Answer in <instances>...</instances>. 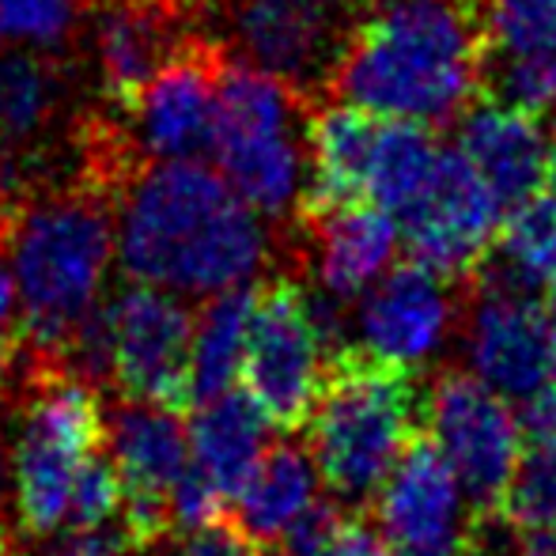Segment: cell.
Here are the masks:
<instances>
[{
  "label": "cell",
  "instance_id": "60d3db41",
  "mask_svg": "<svg viewBox=\"0 0 556 556\" xmlns=\"http://www.w3.org/2000/svg\"><path fill=\"white\" fill-rule=\"evenodd\" d=\"M549 111H553V132H556V99H553V103H549Z\"/></svg>",
  "mask_w": 556,
  "mask_h": 556
},
{
  "label": "cell",
  "instance_id": "ac0fdd59",
  "mask_svg": "<svg viewBox=\"0 0 556 556\" xmlns=\"http://www.w3.org/2000/svg\"><path fill=\"white\" fill-rule=\"evenodd\" d=\"M458 148L507 213L545 190L549 152L538 114L481 96L458 117Z\"/></svg>",
  "mask_w": 556,
  "mask_h": 556
},
{
  "label": "cell",
  "instance_id": "8992f818",
  "mask_svg": "<svg viewBox=\"0 0 556 556\" xmlns=\"http://www.w3.org/2000/svg\"><path fill=\"white\" fill-rule=\"evenodd\" d=\"M379 0H213L235 50L326 103L359 23Z\"/></svg>",
  "mask_w": 556,
  "mask_h": 556
},
{
  "label": "cell",
  "instance_id": "4dcf8cb0",
  "mask_svg": "<svg viewBox=\"0 0 556 556\" xmlns=\"http://www.w3.org/2000/svg\"><path fill=\"white\" fill-rule=\"evenodd\" d=\"M170 507H175V527L193 534V530L216 527V522L231 519V500L220 492V484L190 458L186 473L178 477L175 492H170Z\"/></svg>",
  "mask_w": 556,
  "mask_h": 556
},
{
  "label": "cell",
  "instance_id": "6da1fadb",
  "mask_svg": "<svg viewBox=\"0 0 556 556\" xmlns=\"http://www.w3.org/2000/svg\"><path fill=\"white\" fill-rule=\"evenodd\" d=\"M117 257L129 280L216 295L254 280L265 235L224 175L198 160H160L117 198Z\"/></svg>",
  "mask_w": 556,
  "mask_h": 556
},
{
  "label": "cell",
  "instance_id": "5b68a950",
  "mask_svg": "<svg viewBox=\"0 0 556 556\" xmlns=\"http://www.w3.org/2000/svg\"><path fill=\"white\" fill-rule=\"evenodd\" d=\"M15 519L30 538H50L65 527L76 469L106 446V409L99 387L65 364L27 359L15 382Z\"/></svg>",
  "mask_w": 556,
  "mask_h": 556
},
{
  "label": "cell",
  "instance_id": "7a4b0ae2",
  "mask_svg": "<svg viewBox=\"0 0 556 556\" xmlns=\"http://www.w3.org/2000/svg\"><path fill=\"white\" fill-rule=\"evenodd\" d=\"M484 0H379L333 76V96L379 117L454 125L484 96Z\"/></svg>",
  "mask_w": 556,
  "mask_h": 556
},
{
  "label": "cell",
  "instance_id": "f1b7e54d",
  "mask_svg": "<svg viewBox=\"0 0 556 556\" xmlns=\"http://www.w3.org/2000/svg\"><path fill=\"white\" fill-rule=\"evenodd\" d=\"M344 515H349V504L337 500L333 492L326 500H311L300 515L292 519V527L273 542L277 556H333L337 534L344 527Z\"/></svg>",
  "mask_w": 556,
  "mask_h": 556
},
{
  "label": "cell",
  "instance_id": "f35d334b",
  "mask_svg": "<svg viewBox=\"0 0 556 556\" xmlns=\"http://www.w3.org/2000/svg\"><path fill=\"white\" fill-rule=\"evenodd\" d=\"M545 186H549V190H553V198H556V155L549 160V178H545Z\"/></svg>",
  "mask_w": 556,
  "mask_h": 556
},
{
  "label": "cell",
  "instance_id": "4316f807",
  "mask_svg": "<svg viewBox=\"0 0 556 556\" xmlns=\"http://www.w3.org/2000/svg\"><path fill=\"white\" fill-rule=\"evenodd\" d=\"M496 519L511 530H556V451L527 446L500 496Z\"/></svg>",
  "mask_w": 556,
  "mask_h": 556
},
{
  "label": "cell",
  "instance_id": "f546056e",
  "mask_svg": "<svg viewBox=\"0 0 556 556\" xmlns=\"http://www.w3.org/2000/svg\"><path fill=\"white\" fill-rule=\"evenodd\" d=\"M27 367V323H23L20 288L8 262V247L0 239V402H8Z\"/></svg>",
  "mask_w": 556,
  "mask_h": 556
},
{
  "label": "cell",
  "instance_id": "d590c367",
  "mask_svg": "<svg viewBox=\"0 0 556 556\" xmlns=\"http://www.w3.org/2000/svg\"><path fill=\"white\" fill-rule=\"evenodd\" d=\"M390 556H473V534H469V527H466L458 538H446V542L390 545Z\"/></svg>",
  "mask_w": 556,
  "mask_h": 556
},
{
  "label": "cell",
  "instance_id": "1f68e13d",
  "mask_svg": "<svg viewBox=\"0 0 556 556\" xmlns=\"http://www.w3.org/2000/svg\"><path fill=\"white\" fill-rule=\"evenodd\" d=\"M269 549H262L257 542H250L235 519H224L216 527H205V530H193L186 534L182 542V553L178 556H265Z\"/></svg>",
  "mask_w": 556,
  "mask_h": 556
},
{
  "label": "cell",
  "instance_id": "ab89813d",
  "mask_svg": "<svg viewBox=\"0 0 556 556\" xmlns=\"http://www.w3.org/2000/svg\"><path fill=\"white\" fill-rule=\"evenodd\" d=\"M549 382H553V390H556V337H553V364H549Z\"/></svg>",
  "mask_w": 556,
  "mask_h": 556
},
{
  "label": "cell",
  "instance_id": "9a60e30c",
  "mask_svg": "<svg viewBox=\"0 0 556 556\" xmlns=\"http://www.w3.org/2000/svg\"><path fill=\"white\" fill-rule=\"evenodd\" d=\"M96 61L106 111L129 117L163 61L193 30L160 0H96Z\"/></svg>",
  "mask_w": 556,
  "mask_h": 556
},
{
  "label": "cell",
  "instance_id": "cb8c5ba5",
  "mask_svg": "<svg viewBox=\"0 0 556 556\" xmlns=\"http://www.w3.org/2000/svg\"><path fill=\"white\" fill-rule=\"evenodd\" d=\"M61 111V68L42 50L0 42V148H27L46 137Z\"/></svg>",
  "mask_w": 556,
  "mask_h": 556
},
{
  "label": "cell",
  "instance_id": "ba28073f",
  "mask_svg": "<svg viewBox=\"0 0 556 556\" xmlns=\"http://www.w3.org/2000/svg\"><path fill=\"white\" fill-rule=\"evenodd\" d=\"M326 375V344L311 315L307 288L277 277L257 288L242 382L280 432H303Z\"/></svg>",
  "mask_w": 556,
  "mask_h": 556
},
{
  "label": "cell",
  "instance_id": "7c38bea8",
  "mask_svg": "<svg viewBox=\"0 0 556 556\" xmlns=\"http://www.w3.org/2000/svg\"><path fill=\"white\" fill-rule=\"evenodd\" d=\"M227 61V42L190 30L160 73L140 91L132 111V140L148 163L198 160L213 148L216 88Z\"/></svg>",
  "mask_w": 556,
  "mask_h": 556
},
{
  "label": "cell",
  "instance_id": "484cf974",
  "mask_svg": "<svg viewBox=\"0 0 556 556\" xmlns=\"http://www.w3.org/2000/svg\"><path fill=\"white\" fill-rule=\"evenodd\" d=\"M435 160H440V144L432 137V125L413 122V117L382 122L371 170H367V201L397 216L425 190V182L435 170Z\"/></svg>",
  "mask_w": 556,
  "mask_h": 556
},
{
  "label": "cell",
  "instance_id": "44dd1931",
  "mask_svg": "<svg viewBox=\"0 0 556 556\" xmlns=\"http://www.w3.org/2000/svg\"><path fill=\"white\" fill-rule=\"evenodd\" d=\"M213 152L220 160V175L254 213L262 216L295 213L303 193V167L311 163L307 125L224 140Z\"/></svg>",
  "mask_w": 556,
  "mask_h": 556
},
{
  "label": "cell",
  "instance_id": "e0dca14e",
  "mask_svg": "<svg viewBox=\"0 0 556 556\" xmlns=\"http://www.w3.org/2000/svg\"><path fill=\"white\" fill-rule=\"evenodd\" d=\"M458 515L462 484L425 425L375 492V519L387 530L390 545H425L458 538L466 530L458 527Z\"/></svg>",
  "mask_w": 556,
  "mask_h": 556
},
{
  "label": "cell",
  "instance_id": "4fadbf2b",
  "mask_svg": "<svg viewBox=\"0 0 556 556\" xmlns=\"http://www.w3.org/2000/svg\"><path fill=\"white\" fill-rule=\"evenodd\" d=\"M466 303L469 285H454L425 265L405 262L367 292L356 315L359 344L382 359L417 367L458 330Z\"/></svg>",
  "mask_w": 556,
  "mask_h": 556
},
{
  "label": "cell",
  "instance_id": "8d00e7d4",
  "mask_svg": "<svg viewBox=\"0 0 556 556\" xmlns=\"http://www.w3.org/2000/svg\"><path fill=\"white\" fill-rule=\"evenodd\" d=\"M0 556H27V553H23V545H20V538H15L12 527L0 530Z\"/></svg>",
  "mask_w": 556,
  "mask_h": 556
},
{
  "label": "cell",
  "instance_id": "5bb4252c",
  "mask_svg": "<svg viewBox=\"0 0 556 556\" xmlns=\"http://www.w3.org/2000/svg\"><path fill=\"white\" fill-rule=\"evenodd\" d=\"M466 344L473 371L507 402H527L549 382L553 330L538 295L496 292L469 280Z\"/></svg>",
  "mask_w": 556,
  "mask_h": 556
},
{
  "label": "cell",
  "instance_id": "2e32d148",
  "mask_svg": "<svg viewBox=\"0 0 556 556\" xmlns=\"http://www.w3.org/2000/svg\"><path fill=\"white\" fill-rule=\"evenodd\" d=\"M484 96L542 114L556 99V0H484Z\"/></svg>",
  "mask_w": 556,
  "mask_h": 556
},
{
  "label": "cell",
  "instance_id": "52a82bcc",
  "mask_svg": "<svg viewBox=\"0 0 556 556\" xmlns=\"http://www.w3.org/2000/svg\"><path fill=\"white\" fill-rule=\"evenodd\" d=\"M425 425L469 496V519L496 515L500 496L527 451L522 420L515 417L511 402L477 371L443 367L428 394Z\"/></svg>",
  "mask_w": 556,
  "mask_h": 556
},
{
  "label": "cell",
  "instance_id": "836d02e7",
  "mask_svg": "<svg viewBox=\"0 0 556 556\" xmlns=\"http://www.w3.org/2000/svg\"><path fill=\"white\" fill-rule=\"evenodd\" d=\"M50 556H137L125 534H106V530H65Z\"/></svg>",
  "mask_w": 556,
  "mask_h": 556
},
{
  "label": "cell",
  "instance_id": "277c9868",
  "mask_svg": "<svg viewBox=\"0 0 556 556\" xmlns=\"http://www.w3.org/2000/svg\"><path fill=\"white\" fill-rule=\"evenodd\" d=\"M420 428L425 413H417L413 367L375 356L364 344H341L326 356L323 390L303 432L318 477L337 500L371 504Z\"/></svg>",
  "mask_w": 556,
  "mask_h": 556
},
{
  "label": "cell",
  "instance_id": "e575fe53",
  "mask_svg": "<svg viewBox=\"0 0 556 556\" xmlns=\"http://www.w3.org/2000/svg\"><path fill=\"white\" fill-rule=\"evenodd\" d=\"M8 402H0V530L8 527V504H15V466H12V432H8Z\"/></svg>",
  "mask_w": 556,
  "mask_h": 556
},
{
  "label": "cell",
  "instance_id": "d6986e66",
  "mask_svg": "<svg viewBox=\"0 0 556 556\" xmlns=\"http://www.w3.org/2000/svg\"><path fill=\"white\" fill-rule=\"evenodd\" d=\"M379 114L356 103H318L307 122L311 178L295 205V220H315L341 205L367 201V170H371Z\"/></svg>",
  "mask_w": 556,
  "mask_h": 556
},
{
  "label": "cell",
  "instance_id": "d4e9b609",
  "mask_svg": "<svg viewBox=\"0 0 556 556\" xmlns=\"http://www.w3.org/2000/svg\"><path fill=\"white\" fill-rule=\"evenodd\" d=\"M254 300L257 285L247 280V285L216 292L201 307L198 326H193V397L198 402H213V397L227 394L242 375Z\"/></svg>",
  "mask_w": 556,
  "mask_h": 556
},
{
  "label": "cell",
  "instance_id": "3957f363",
  "mask_svg": "<svg viewBox=\"0 0 556 556\" xmlns=\"http://www.w3.org/2000/svg\"><path fill=\"white\" fill-rule=\"evenodd\" d=\"M117 198L80 167L27 193L0 227L20 288L27 356L61 364L80 323L99 307L114 257Z\"/></svg>",
  "mask_w": 556,
  "mask_h": 556
},
{
  "label": "cell",
  "instance_id": "74e56055",
  "mask_svg": "<svg viewBox=\"0 0 556 556\" xmlns=\"http://www.w3.org/2000/svg\"><path fill=\"white\" fill-rule=\"evenodd\" d=\"M542 307H545V318H549V330L556 337V285L545 292V300H542Z\"/></svg>",
  "mask_w": 556,
  "mask_h": 556
},
{
  "label": "cell",
  "instance_id": "603a6c76",
  "mask_svg": "<svg viewBox=\"0 0 556 556\" xmlns=\"http://www.w3.org/2000/svg\"><path fill=\"white\" fill-rule=\"evenodd\" d=\"M318 466L307 446L277 443L262 454L254 473L247 477L242 492L235 496L231 519L250 542L273 549L280 534L292 527V519L315 500Z\"/></svg>",
  "mask_w": 556,
  "mask_h": 556
},
{
  "label": "cell",
  "instance_id": "8fae6325",
  "mask_svg": "<svg viewBox=\"0 0 556 556\" xmlns=\"http://www.w3.org/2000/svg\"><path fill=\"white\" fill-rule=\"evenodd\" d=\"M114 333V390L122 397L190 413L193 397V326L186 303L160 285L132 280L106 300Z\"/></svg>",
  "mask_w": 556,
  "mask_h": 556
},
{
  "label": "cell",
  "instance_id": "d6a6232c",
  "mask_svg": "<svg viewBox=\"0 0 556 556\" xmlns=\"http://www.w3.org/2000/svg\"><path fill=\"white\" fill-rule=\"evenodd\" d=\"M333 556H390V538L379 527V519L364 511H349L341 534H337Z\"/></svg>",
  "mask_w": 556,
  "mask_h": 556
},
{
  "label": "cell",
  "instance_id": "9c48e42d",
  "mask_svg": "<svg viewBox=\"0 0 556 556\" xmlns=\"http://www.w3.org/2000/svg\"><path fill=\"white\" fill-rule=\"evenodd\" d=\"M106 443L122 473V534L148 556L175 534L170 492L193 458L186 413L125 397L106 413Z\"/></svg>",
  "mask_w": 556,
  "mask_h": 556
},
{
  "label": "cell",
  "instance_id": "83f0119b",
  "mask_svg": "<svg viewBox=\"0 0 556 556\" xmlns=\"http://www.w3.org/2000/svg\"><path fill=\"white\" fill-rule=\"evenodd\" d=\"M117 515H122V473H117L111 454L96 451L76 469L61 530H103Z\"/></svg>",
  "mask_w": 556,
  "mask_h": 556
},
{
  "label": "cell",
  "instance_id": "7402d4cb",
  "mask_svg": "<svg viewBox=\"0 0 556 556\" xmlns=\"http://www.w3.org/2000/svg\"><path fill=\"white\" fill-rule=\"evenodd\" d=\"M269 428L273 420L250 390H227L213 402H201V413L190 420L193 462L220 484L231 507L262 454L269 451Z\"/></svg>",
  "mask_w": 556,
  "mask_h": 556
},
{
  "label": "cell",
  "instance_id": "ffe728a7",
  "mask_svg": "<svg viewBox=\"0 0 556 556\" xmlns=\"http://www.w3.org/2000/svg\"><path fill=\"white\" fill-rule=\"evenodd\" d=\"M295 224L307 235L318 288L337 295L341 303L364 295L397 250V216L371 201L341 205L315 220Z\"/></svg>",
  "mask_w": 556,
  "mask_h": 556
},
{
  "label": "cell",
  "instance_id": "30bf717a",
  "mask_svg": "<svg viewBox=\"0 0 556 556\" xmlns=\"http://www.w3.org/2000/svg\"><path fill=\"white\" fill-rule=\"evenodd\" d=\"M504 205L489 190L466 152L440 148L432 178L413 198L409 208L397 213V227L405 235L409 262L432 269L435 277L469 285L484 257L492 254L500 235Z\"/></svg>",
  "mask_w": 556,
  "mask_h": 556
}]
</instances>
